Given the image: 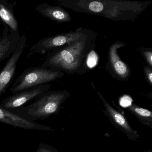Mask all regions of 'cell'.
Instances as JSON below:
<instances>
[{
  "label": "cell",
  "instance_id": "cell-1",
  "mask_svg": "<svg viewBox=\"0 0 152 152\" xmlns=\"http://www.w3.org/2000/svg\"><path fill=\"white\" fill-rule=\"evenodd\" d=\"M58 2L76 12L98 15L114 21L134 19L149 5L148 2L110 0H64Z\"/></svg>",
  "mask_w": 152,
  "mask_h": 152
},
{
  "label": "cell",
  "instance_id": "cell-2",
  "mask_svg": "<svg viewBox=\"0 0 152 152\" xmlns=\"http://www.w3.org/2000/svg\"><path fill=\"white\" fill-rule=\"evenodd\" d=\"M93 39L91 34L65 45L63 48L51 53L41 66L69 74L81 73L86 68L88 54L95 48Z\"/></svg>",
  "mask_w": 152,
  "mask_h": 152
},
{
  "label": "cell",
  "instance_id": "cell-3",
  "mask_svg": "<svg viewBox=\"0 0 152 152\" xmlns=\"http://www.w3.org/2000/svg\"><path fill=\"white\" fill-rule=\"evenodd\" d=\"M70 96L66 90H49L31 104L9 111L31 121L44 120L58 113L62 104Z\"/></svg>",
  "mask_w": 152,
  "mask_h": 152
},
{
  "label": "cell",
  "instance_id": "cell-4",
  "mask_svg": "<svg viewBox=\"0 0 152 152\" xmlns=\"http://www.w3.org/2000/svg\"><path fill=\"white\" fill-rule=\"evenodd\" d=\"M64 72L52 68L40 66L25 70L17 78L10 91L16 94L26 90L48 84L64 76Z\"/></svg>",
  "mask_w": 152,
  "mask_h": 152
},
{
  "label": "cell",
  "instance_id": "cell-5",
  "mask_svg": "<svg viewBox=\"0 0 152 152\" xmlns=\"http://www.w3.org/2000/svg\"><path fill=\"white\" fill-rule=\"evenodd\" d=\"M91 34V32L80 28L75 31L44 38L32 46L27 57L29 58L38 54H45L56 48L68 45Z\"/></svg>",
  "mask_w": 152,
  "mask_h": 152
},
{
  "label": "cell",
  "instance_id": "cell-6",
  "mask_svg": "<svg viewBox=\"0 0 152 152\" xmlns=\"http://www.w3.org/2000/svg\"><path fill=\"white\" fill-rule=\"evenodd\" d=\"M27 42V37L22 35L14 52L0 72V96L5 93L15 73L17 64L23 55Z\"/></svg>",
  "mask_w": 152,
  "mask_h": 152
},
{
  "label": "cell",
  "instance_id": "cell-7",
  "mask_svg": "<svg viewBox=\"0 0 152 152\" xmlns=\"http://www.w3.org/2000/svg\"><path fill=\"white\" fill-rule=\"evenodd\" d=\"M50 86V84H44L13 94L6 97L0 103V105L8 110L24 106L28 102L36 99L49 91Z\"/></svg>",
  "mask_w": 152,
  "mask_h": 152
},
{
  "label": "cell",
  "instance_id": "cell-8",
  "mask_svg": "<svg viewBox=\"0 0 152 152\" xmlns=\"http://www.w3.org/2000/svg\"><path fill=\"white\" fill-rule=\"evenodd\" d=\"M97 93L104 104L105 109L103 111V113L113 126L122 131L130 140L137 141L139 138L137 131L132 129L121 113L113 107L100 92L97 91Z\"/></svg>",
  "mask_w": 152,
  "mask_h": 152
},
{
  "label": "cell",
  "instance_id": "cell-9",
  "mask_svg": "<svg viewBox=\"0 0 152 152\" xmlns=\"http://www.w3.org/2000/svg\"><path fill=\"white\" fill-rule=\"evenodd\" d=\"M0 122L15 128L31 130L54 131L51 127L42 125L34 121H28L15 113L3 108L0 105Z\"/></svg>",
  "mask_w": 152,
  "mask_h": 152
},
{
  "label": "cell",
  "instance_id": "cell-10",
  "mask_svg": "<svg viewBox=\"0 0 152 152\" xmlns=\"http://www.w3.org/2000/svg\"><path fill=\"white\" fill-rule=\"evenodd\" d=\"M20 37L19 32L14 31L8 26H5L2 36L0 35V63L10 57Z\"/></svg>",
  "mask_w": 152,
  "mask_h": 152
},
{
  "label": "cell",
  "instance_id": "cell-11",
  "mask_svg": "<svg viewBox=\"0 0 152 152\" xmlns=\"http://www.w3.org/2000/svg\"><path fill=\"white\" fill-rule=\"evenodd\" d=\"M123 42H116L109 50V62L114 72L119 78L126 79L129 77L130 70L128 65L121 60L118 54V50L125 46Z\"/></svg>",
  "mask_w": 152,
  "mask_h": 152
},
{
  "label": "cell",
  "instance_id": "cell-12",
  "mask_svg": "<svg viewBox=\"0 0 152 152\" xmlns=\"http://www.w3.org/2000/svg\"><path fill=\"white\" fill-rule=\"evenodd\" d=\"M35 10L43 16L57 23H68L72 20L70 14L60 6L42 3L36 6Z\"/></svg>",
  "mask_w": 152,
  "mask_h": 152
},
{
  "label": "cell",
  "instance_id": "cell-13",
  "mask_svg": "<svg viewBox=\"0 0 152 152\" xmlns=\"http://www.w3.org/2000/svg\"><path fill=\"white\" fill-rule=\"evenodd\" d=\"M0 18L11 30L18 32V24L13 12V7L6 1H0Z\"/></svg>",
  "mask_w": 152,
  "mask_h": 152
},
{
  "label": "cell",
  "instance_id": "cell-14",
  "mask_svg": "<svg viewBox=\"0 0 152 152\" xmlns=\"http://www.w3.org/2000/svg\"><path fill=\"white\" fill-rule=\"evenodd\" d=\"M127 110L134 115L142 124L152 129V112L151 111L135 104H132L127 107Z\"/></svg>",
  "mask_w": 152,
  "mask_h": 152
},
{
  "label": "cell",
  "instance_id": "cell-15",
  "mask_svg": "<svg viewBox=\"0 0 152 152\" xmlns=\"http://www.w3.org/2000/svg\"><path fill=\"white\" fill-rule=\"evenodd\" d=\"M98 56L94 50L90 51L86 58V65L88 68L95 67L98 62Z\"/></svg>",
  "mask_w": 152,
  "mask_h": 152
},
{
  "label": "cell",
  "instance_id": "cell-16",
  "mask_svg": "<svg viewBox=\"0 0 152 152\" xmlns=\"http://www.w3.org/2000/svg\"><path fill=\"white\" fill-rule=\"evenodd\" d=\"M35 152H59L56 148L45 143H40Z\"/></svg>",
  "mask_w": 152,
  "mask_h": 152
},
{
  "label": "cell",
  "instance_id": "cell-17",
  "mask_svg": "<svg viewBox=\"0 0 152 152\" xmlns=\"http://www.w3.org/2000/svg\"><path fill=\"white\" fill-rule=\"evenodd\" d=\"M132 99L129 96H124L122 97L120 100V103L124 107H128L132 104Z\"/></svg>",
  "mask_w": 152,
  "mask_h": 152
},
{
  "label": "cell",
  "instance_id": "cell-18",
  "mask_svg": "<svg viewBox=\"0 0 152 152\" xmlns=\"http://www.w3.org/2000/svg\"><path fill=\"white\" fill-rule=\"evenodd\" d=\"M146 60L150 66H152V51L151 50H144L142 52Z\"/></svg>",
  "mask_w": 152,
  "mask_h": 152
},
{
  "label": "cell",
  "instance_id": "cell-19",
  "mask_svg": "<svg viewBox=\"0 0 152 152\" xmlns=\"http://www.w3.org/2000/svg\"><path fill=\"white\" fill-rule=\"evenodd\" d=\"M144 71L146 79L150 85L152 84V71L151 68L148 66H144Z\"/></svg>",
  "mask_w": 152,
  "mask_h": 152
},
{
  "label": "cell",
  "instance_id": "cell-20",
  "mask_svg": "<svg viewBox=\"0 0 152 152\" xmlns=\"http://www.w3.org/2000/svg\"><path fill=\"white\" fill-rule=\"evenodd\" d=\"M144 152H152V151L151 150H146V151H145Z\"/></svg>",
  "mask_w": 152,
  "mask_h": 152
}]
</instances>
